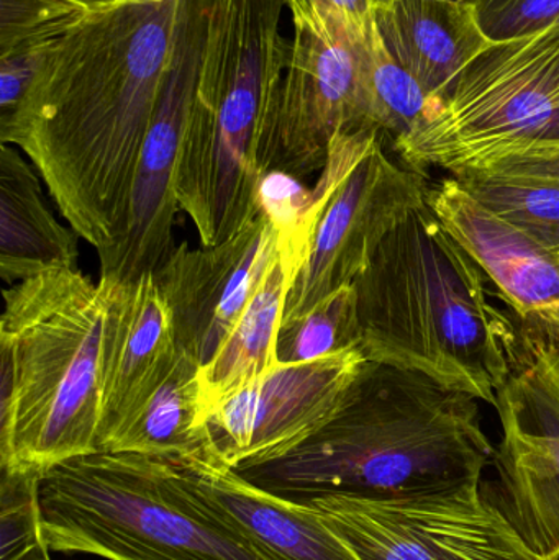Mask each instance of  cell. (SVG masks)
<instances>
[{"mask_svg":"<svg viewBox=\"0 0 559 560\" xmlns=\"http://www.w3.org/2000/svg\"><path fill=\"white\" fill-rule=\"evenodd\" d=\"M38 171L19 148H0V278L23 280L78 269V233L53 215Z\"/></svg>","mask_w":559,"mask_h":560,"instance_id":"d6986e66","label":"cell"},{"mask_svg":"<svg viewBox=\"0 0 559 560\" xmlns=\"http://www.w3.org/2000/svg\"><path fill=\"white\" fill-rule=\"evenodd\" d=\"M66 2L79 7V9L84 10V12L92 13L108 9V7L115 5V3L120 2V0H66Z\"/></svg>","mask_w":559,"mask_h":560,"instance_id":"4dcf8cb0","label":"cell"},{"mask_svg":"<svg viewBox=\"0 0 559 560\" xmlns=\"http://www.w3.org/2000/svg\"><path fill=\"white\" fill-rule=\"evenodd\" d=\"M279 246V232L266 213L229 242L190 248L179 243L153 272L173 319L177 348L206 368L222 348Z\"/></svg>","mask_w":559,"mask_h":560,"instance_id":"5bb4252c","label":"cell"},{"mask_svg":"<svg viewBox=\"0 0 559 560\" xmlns=\"http://www.w3.org/2000/svg\"><path fill=\"white\" fill-rule=\"evenodd\" d=\"M465 170L559 183V140L499 150L458 171Z\"/></svg>","mask_w":559,"mask_h":560,"instance_id":"83f0119b","label":"cell"},{"mask_svg":"<svg viewBox=\"0 0 559 560\" xmlns=\"http://www.w3.org/2000/svg\"><path fill=\"white\" fill-rule=\"evenodd\" d=\"M200 369L179 349L163 384L98 451L166 459L216 457L207 430Z\"/></svg>","mask_w":559,"mask_h":560,"instance_id":"44dd1931","label":"cell"},{"mask_svg":"<svg viewBox=\"0 0 559 560\" xmlns=\"http://www.w3.org/2000/svg\"><path fill=\"white\" fill-rule=\"evenodd\" d=\"M541 560H559V549L558 551L551 552V555L545 556Z\"/></svg>","mask_w":559,"mask_h":560,"instance_id":"d6a6232c","label":"cell"},{"mask_svg":"<svg viewBox=\"0 0 559 560\" xmlns=\"http://www.w3.org/2000/svg\"><path fill=\"white\" fill-rule=\"evenodd\" d=\"M307 249L305 243L279 235L278 253L258 292L212 361L200 369L207 415L230 395L258 381L279 364L276 342L286 295L304 265Z\"/></svg>","mask_w":559,"mask_h":560,"instance_id":"ffe728a7","label":"cell"},{"mask_svg":"<svg viewBox=\"0 0 559 560\" xmlns=\"http://www.w3.org/2000/svg\"><path fill=\"white\" fill-rule=\"evenodd\" d=\"M368 79L374 127L393 144L409 137L435 110V98L391 56L373 23Z\"/></svg>","mask_w":559,"mask_h":560,"instance_id":"603a6c76","label":"cell"},{"mask_svg":"<svg viewBox=\"0 0 559 560\" xmlns=\"http://www.w3.org/2000/svg\"><path fill=\"white\" fill-rule=\"evenodd\" d=\"M557 255H558V258H559V253H557Z\"/></svg>","mask_w":559,"mask_h":560,"instance_id":"836d02e7","label":"cell"},{"mask_svg":"<svg viewBox=\"0 0 559 560\" xmlns=\"http://www.w3.org/2000/svg\"><path fill=\"white\" fill-rule=\"evenodd\" d=\"M370 32L343 20L294 25L291 59L263 131V174L281 171L302 180L324 170L338 135L377 130L368 79Z\"/></svg>","mask_w":559,"mask_h":560,"instance_id":"9c48e42d","label":"cell"},{"mask_svg":"<svg viewBox=\"0 0 559 560\" xmlns=\"http://www.w3.org/2000/svg\"><path fill=\"white\" fill-rule=\"evenodd\" d=\"M56 42L19 46L0 55V121L15 114Z\"/></svg>","mask_w":559,"mask_h":560,"instance_id":"f1b7e54d","label":"cell"},{"mask_svg":"<svg viewBox=\"0 0 559 560\" xmlns=\"http://www.w3.org/2000/svg\"><path fill=\"white\" fill-rule=\"evenodd\" d=\"M427 203L521 319V332L559 348L557 253L486 209L456 177L429 187Z\"/></svg>","mask_w":559,"mask_h":560,"instance_id":"9a60e30c","label":"cell"},{"mask_svg":"<svg viewBox=\"0 0 559 560\" xmlns=\"http://www.w3.org/2000/svg\"><path fill=\"white\" fill-rule=\"evenodd\" d=\"M373 2V9L377 5H386V3L396 2V0H371ZM449 2H465V3H473L475 5L478 0H449Z\"/></svg>","mask_w":559,"mask_h":560,"instance_id":"1f68e13d","label":"cell"},{"mask_svg":"<svg viewBox=\"0 0 559 560\" xmlns=\"http://www.w3.org/2000/svg\"><path fill=\"white\" fill-rule=\"evenodd\" d=\"M284 9V0H220L176 177L177 202L202 246L258 219L263 131L292 51Z\"/></svg>","mask_w":559,"mask_h":560,"instance_id":"5b68a950","label":"cell"},{"mask_svg":"<svg viewBox=\"0 0 559 560\" xmlns=\"http://www.w3.org/2000/svg\"><path fill=\"white\" fill-rule=\"evenodd\" d=\"M2 296L0 467L46 474L97 453L104 290L59 269Z\"/></svg>","mask_w":559,"mask_h":560,"instance_id":"277c9868","label":"cell"},{"mask_svg":"<svg viewBox=\"0 0 559 560\" xmlns=\"http://www.w3.org/2000/svg\"><path fill=\"white\" fill-rule=\"evenodd\" d=\"M373 25L391 56L429 91L436 105L469 62L492 45L473 3L396 0L374 7Z\"/></svg>","mask_w":559,"mask_h":560,"instance_id":"ac0fdd59","label":"cell"},{"mask_svg":"<svg viewBox=\"0 0 559 560\" xmlns=\"http://www.w3.org/2000/svg\"><path fill=\"white\" fill-rule=\"evenodd\" d=\"M219 9L220 0H179L170 61L135 167L124 229L114 245L98 253L104 290L156 271L176 249L177 167Z\"/></svg>","mask_w":559,"mask_h":560,"instance_id":"ba28073f","label":"cell"},{"mask_svg":"<svg viewBox=\"0 0 559 560\" xmlns=\"http://www.w3.org/2000/svg\"><path fill=\"white\" fill-rule=\"evenodd\" d=\"M360 560H541L481 486L307 503Z\"/></svg>","mask_w":559,"mask_h":560,"instance_id":"30bf717a","label":"cell"},{"mask_svg":"<svg viewBox=\"0 0 559 560\" xmlns=\"http://www.w3.org/2000/svg\"><path fill=\"white\" fill-rule=\"evenodd\" d=\"M197 493L265 560H360L304 503L253 486L216 457L180 459Z\"/></svg>","mask_w":559,"mask_h":560,"instance_id":"e0dca14e","label":"cell"},{"mask_svg":"<svg viewBox=\"0 0 559 560\" xmlns=\"http://www.w3.org/2000/svg\"><path fill=\"white\" fill-rule=\"evenodd\" d=\"M559 140V22L492 42L416 131L393 144L403 163L450 174L508 148Z\"/></svg>","mask_w":559,"mask_h":560,"instance_id":"52a82bcc","label":"cell"},{"mask_svg":"<svg viewBox=\"0 0 559 560\" xmlns=\"http://www.w3.org/2000/svg\"><path fill=\"white\" fill-rule=\"evenodd\" d=\"M486 280L427 200L420 203L354 279L364 358L494 407L521 359L522 335Z\"/></svg>","mask_w":559,"mask_h":560,"instance_id":"3957f363","label":"cell"},{"mask_svg":"<svg viewBox=\"0 0 559 560\" xmlns=\"http://www.w3.org/2000/svg\"><path fill=\"white\" fill-rule=\"evenodd\" d=\"M104 292L97 451L163 384L179 352L153 272Z\"/></svg>","mask_w":559,"mask_h":560,"instance_id":"2e32d148","label":"cell"},{"mask_svg":"<svg viewBox=\"0 0 559 560\" xmlns=\"http://www.w3.org/2000/svg\"><path fill=\"white\" fill-rule=\"evenodd\" d=\"M456 177L486 209L559 253V183L537 177L456 171Z\"/></svg>","mask_w":559,"mask_h":560,"instance_id":"7402d4cb","label":"cell"},{"mask_svg":"<svg viewBox=\"0 0 559 560\" xmlns=\"http://www.w3.org/2000/svg\"><path fill=\"white\" fill-rule=\"evenodd\" d=\"M53 551L108 560H265L190 486L180 459L85 454L45 474Z\"/></svg>","mask_w":559,"mask_h":560,"instance_id":"8992f818","label":"cell"},{"mask_svg":"<svg viewBox=\"0 0 559 560\" xmlns=\"http://www.w3.org/2000/svg\"><path fill=\"white\" fill-rule=\"evenodd\" d=\"M43 477L0 467V560H53L39 502Z\"/></svg>","mask_w":559,"mask_h":560,"instance_id":"d4e9b609","label":"cell"},{"mask_svg":"<svg viewBox=\"0 0 559 560\" xmlns=\"http://www.w3.org/2000/svg\"><path fill=\"white\" fill-rule=\"evenodd\" d=\"M361 349L278 364L230 395L207 421L210 444L232 469L278 459L321 430L366 362Z\"/></svg>","mask_w":559,"mask_h":560,"instance_id":"4fadbf2b","label":"cell"},{"mask_svg":"<svg viewBox=\"0 0 559 560\" xmlns=\"http://www.w3.org/2000/svg\"><path fill=\"white\" fill-rule=\"evenodd\" d=\"M294 25H324L343 20L354 28L368 30L373 22L371 0H284Z\"/></svg>","mask_w":559,"mask_h":560,"instance_id":"f546056e","label":"cell"},{"mask_svg":"<svg viewBox=\"0 0 559 560\" xmlns=\"http://www.w3.org/2000/svg\"><path fill=\"white\" fill-rule=\"evenodd\" d=\"M179 0H120L49 49L0 141L28 156L69 226L97 253L124 229L166 74Z\"/></svg>","mask_w":559,"mask_h":560,"instance_id":"6da1fadb","label":"cell"},{"mask_svg":"<svg viewBox=\"0 0 559 560\" xmlns=\"http://www.w3.org/2000/svg\"><path fill=\"white\" fill-rule=\"evenodd\" d=\"M522 335V332H521ZM494 464L504 512L540 558L559 549V348L522 335V354L496 394Z\"/></svg>","mask_w":559,"mask_h":560,"instance_id":"7c38bea8","label":"cell"},{"mask_svg":"<svg viewBox=\"0 0 559 560\" xmlns=\"http://www.w3.org/2000/svg\"><path fill=\"white\" fill-rule=\"evenodd\" d=\"M357 292L353 283L331 293L294 322L282 323L276 342L279 364L315 361L360 349Z\"/></svg>","mask_w":559,"mask_h":560,"instance_id":"cb8c5ba5","label":"cell"},{"mask_svg":"<svg viewBox=\"0 0 559 560\" xmlns=\"http://www.w3.org/2000/svg\"><path fill=\"white\" fill-rule=\"evenodd\" d=\"M85 15L66 0H0V55L56 42Z\"/></svg>","mask_w":559,"mask_h":560,"instance_id":"484cf974","label":"cell"},{"mask_svg":"<svg viewBox=\"0 0 559 560\" xmlns=\"http://www.w3.org/2000/svg\"><path fill=\"white\" fill-rule=\"evenodd\" d=\"M381 131H363L312 233L301 271L286 295L282 323L294 322L351 285L394 226L426 202V174L386 150Z\"/></svg>","mask_w":559,"mask_h":560,"instance_id":"8fae6325","label":"cell"},{"mask_svg":"<svg viewBox=\"0 0 559 560\" xmlns=\"http://www.w3.org/2000/svg\"><path fill=\"white\" fill-rule=\"evenodd\" d=\"M478 401L420 372L366 361L321 430L278 459L235 470L304 505L476 486L496 456Z\"/></svg>","mask_w":559,"mask_h":560,"instance_id":"7a4b0ae2","label":"cell"},{"mask_svg":"<svg viewBox=\"0 0 559 560\" xmlns=\"http://www.w3.org/2000/svg\"><path fill=\"white\" fill-rule=\"evenodd\" d=\"M475 7L491 42L531 35L559 22V0H478Z\"/></svg>","mask_w":559,"mask_h":560,"instance_id":"4316f807","label":"cell"}]
</instances>
